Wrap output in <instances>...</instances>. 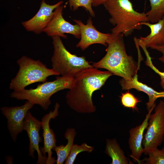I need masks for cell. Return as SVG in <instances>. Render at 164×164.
Returning <instances> with one entry per match:
<instances>
[{
    "instance_id": "cell-1",
    "label": "cell",
    "mask_w": 164,
    "mask_h": 164,
    "mask_svg": "<svg viewBox=\"0 0 164 164\" xmlns=\"http://www.w3.org/2000/svg\"><path fill=\"white\" fill-rule=\"evenodd\" d=\"M112 75L108 71H101L94 67L78 72L74 76L73 87L66 94L67 105L79 113L94 112L96 109L92 101L93 94L100 89Z\"/></svg>"
},
{
    "instance_id": "cell-2",
    "label": "cell",
    "mask_w": 164,
    "mask_h": 164,
    "mask_svg": "<svg viewBox=\"0 0 164 164\" xmlns=\"http://www.w3.org/2000/svg\"><path fill=\"white\" fill-rule=\"evenodd\" d=\"M124 35L120 33L113 37L108 44L106 53L100 60L93 62L97 69H104L113 75L128 80H132L137 74L139 67L133 57L127 54Z\"/></svg>"
},
{
    "instance_id": "cell-3",
    "label": "cell",
    "mask_w": 164,
    "mask_h": 164,
    "mask_svg": "<svg viewBox=\"0 0 164 164\" xmlns=\"http://www.w3.org/2000/svg\"><path fill=\"white\" fill-rule=\"evenodd\" d=\"M111 17L109 22L115 27L111 30L113 37L120 33L131 36L135 30H140L141 23L149 22L146 13L135 10L129 0H108L103 5Z\"/></svg>"
},
{
    "instance_id": "cell-4",
    "label": "cell",
    "mask_w": 164,
    "mask_h": 164,
    "mask_svg": "<svg viewBox=\"0 0 164 164\" xmlns=\"http://www.w3.org/2000/svg\"><path fill=\"white\" fill-rule=\"evenodd\" d=\"M74 82L73 76L57 77L55 80L43 82L35 88L13 91L10 96L19 100H26L34 105L38 104L46 110L51 104L50 98L53 95L62 90L70 89Z\"/></svg>"
},
{
    "instance_id": "cell-5",
    "label": "cell",
    "mask_w": 164,
    "mask_h": 164,
    "mask_svg": "<svg viewBox=\"0 0 164 164\" xmlns=\"http://www.w3.org/2000/svg\"><path fill=\"white\" fill-rule=\"evenodd\" d=\"M17 63L19 69L15 76L11 80L9 86L10 89L15 91L24 89L34 83L45 82L50 76L60 75L53 68H48L39 60L26 56H22Z\"/></svg>"
},
{
    "instance_id": "cell-6",
    "label": "cell",
    "mask_w": 164,
    "mask_h": 164,
    "mask_svg": "<svg viewBox=\"0 0 164 164\" xmlns=\"http://www.w3.org/2000/svg\"><path fill=\"white\" fill-rule=\"evenodd\" d=\"M53 53L51 61L52 68L61 76H73L81 70L94 67L84 56L72 54L66 49L58 36L52 37Z\"/></svg>"
},
{
    "instance_id": "cell-7",
    "label": "cell",
    "mask_w": 164,
    "mask_h": 164,
    "mask_svg": "<svg viewBox=\"0 0 164 164\" xmlns=\"http://www.w3.org/2000/svg\"><path fill=\"white\" fill-rule=\"evenodd\" d=\"M154 110V113L150 115L142 142L143 153L145 155L157 148L164 140V101L160 100Z\"/></svg>"
},
{
    "instance_id": "cell-8",
    "label": "cell",
    "mask_w": 164,
    "mask_h": 164,
    "mask_svg": "<svg viewBox=\"0 0 164 164\" xmlns=\"http://www.w3.org/2000/svg\"><path fill=\"white\" fill-rule=\"evenodd\" d=\"M34 104L27 101L21 106L3 107L1 108L2 114L7 120V127L14 141L16 140L18 134L24 130L25 118Z\"/></svg>"
},
{
    "instance_id": "cell-9",
    "label": "cell",
    "mask_w": 164,
    "mask_h": 164,
    "mask_svg": "<svg viewBox=\"0 0 164 164\" xmlns=\"http://www.w3.org/2000/svg\"><path fill=\"white\" fill-rule=\"evenodd\" d=\"M63 5H60L55 9L53 18L44 29L43 32L51 37L58 36L66 38L67 36L65 34L69 33L73 35L76 38H80V30L79 26L77 24L73 25L63 18Z\"/></svg>"
},
{
    "instance_id": "cell-10",
    "label": "cell",
    "mask_w": 164,
    "mask_h": 164,
    "mask_svg": "<svg viewBox=\"0 0 164 164\" xmlns=\"http://www.w3.org/2000/svg\"><path fill=\"white\" fill-rule=\"evenodd\" d=\"M73 21L80 27L81 37L80 41L76 45L77 47L84 50L94 44L98 43L107 46L108 43L113 37L111 33H105L98 31L93 24L90 17L86 24L80 20L74 19Z\"/></svg>"
},
{
    "instance_id": "cell-11",
    "label": "cell",
    "mask_w": 164,
    "mask_h": 164,
    "mask_svg": "<svg viewBox=\"0 0 164 164\" xmlns=\"http://www.w3.org/2000/svg\"><path fill=\"white\" fill-rule=\"evenodd\" d=\"M63 2L61 1L56 4L50 5L45 0H42L40 8L36 14L30 19L22 22V24L28 31L39 34L47 27L53 18L54 11Z\"/></svg>"
},
{
    "instance_id": "cell-12",
    "label": "cell",
    "mask_w": 164,
    "mask_h": 164,
    "mask_svg": "<svg viewBox=\"0 0 164 164\" xmlns=\"http://www.w3.org/2000/svg\"><path fill=\"white\" fill-rule=\"evenodd\" d=\"M41 122L34 117L29 111L25 118L24 130L27 134L29 140V155L34 158V153L36 151L38 154L37 164H46L47 157L42 154L39 147V143L42 141L39 135Z\"/></svg>"
},
{
    "instance_id": "cell-13",
    "label": "cell",
    "mask_w": 164,
    "mask_h": 164,
    "mask_svg": "<svg viewBox=\"0 0 164 164\" xmlns=\"http://www.w3.org/2000/svg\"><path fill=\"white\" fill-rule=\"evenodd\" d=\"M59 107V104L56 103L53 110L46 114L41 119L43 146L40 149L44 156L46 157V154H47L46 164H53L56 162V160L52 156V150L56 146V140L53 129L50 128V122L51 119H54L58 115Z\"/></svg>"
},
{
    "instance_id": "cell-14",
    "label": "cell",
    "mask_w": 164,
    "mask_h": 164,
    "mask_svg": "<svg viewBox=\"0 0 164 164\" xmlns=\"http://www.w3.org/2000/svg\"><path fill=\"white\" fill-rule=\"evenodd\" d=\"M155 106V104L148 111V113L141 124L131 128L129 131L128 143L131 152L130 156L135 162H140V158L143 153L142 145L143 133L148 125L150 115Z\"/></svg>"
},
{
    "instance_id": "cell-15",
    "label": "cell",
    "mask_w": 164,
    "mask_h": 164,
    "mask_svg": "<svg viewBox=\"0 0 164 164\" xmlns=\"http://www.w3.org/2000/svg\"><path fill=\"white\" fill-rule=\"evenodd\" d=\"M141 25L149 27L150 32L145 37L140 36L139 38L137 39L138 45H142L147 48L164 44V15L156 23L144 22L141 23Z\"/></svg>"
},
{
    "instance_id": "cell-16",
    "label": "cell",
    "mask_w": 164,
    "mask_h": 164,
    "mask_svg": "<svg viewBox=\"0 0 164 164\" xmlns=\"http://www.w3.org/2000/svg\"><path fill=\"white\" fill-rule=\"evenodd\" d=\"M119 83L123 90L135 89L147 94L149 97L148 102L146 103L148 111L155 104V101L157 99L164 98V91H157L146 84L139 82L138 80L137 74L130 80L122 78L119 80Z\"/></svg>"
},
{
    "instance_id": "cell-17",
    "label": "cell",
    "mask_w": 164,
    "mask_h": 164,
    "mask_svg": "<svg viewBox=\"0 0 164 164\" xmlns=\"http://www.w3.org/2000/svg\"><path fill=\"white\" fill-rule=\"evenodd\" d=\"M105 152L111 158V164H129L124 151L115 138L106 139Z\"/></svg>"
},
{
    "instance_id": "cell-18",
    "label": "cell",
    "mask_w": 164,
    "mask_h": 164,
    "mask_svg": "<svg viewBox=\"0 0 164 164\" xmlns=\"http://www.w3.org/2000/svg\"><path fill=\"white\" fill-rule=\"evenodd\" d=\"M77 133L74 128H67L64 134V137L67 140L66 145L56 146L53 149L57 155L56 163L63 164L67 158L73 145V141Z\"/></svg>"
},
{
    "instance_id": "cell-19",
    "label": "cell",
    "mask_w": 164,
    "mask_h": 164,
    "mask_svg": "<svg viewBox=\"0 0 164 164\" xmlns=\"http://www.w3.org/2000/svg\"><path fill=\"white\" fill-rule=\"evenodd\" d=\"M151 9L146 13L149 22L155 23L164 15V0H149Z\"/></svg>"
},
{
    "instance_id": "cell-20",
    "label": "cell",
    "mask_w": 164,
    "mask_h": 164,
    "mask_svg": "<svg viewBox=\"0 0 164 164\" xmlns=\"http://www.w3.org/2000/svg\"><path fill=\"white\" fill-rule=\"evenodd\" d=\"M94 147L88 145L86 143H83L80 145L73 144L70 153L65 161V164H73L78 154L83 152H91Z\"/></svg>"
},
{
    "instance_id": "cell-21",
    "label": "cell",
    "mask_w": 164,
    "mask_h": 164,
    "mask_svg": "<svg viewBox=\"0 0 164 164\" xmlns=\"http://www.w3.org/2000/svg\"><path fill=\"white\" fill-rule=\"evenodd\" d=\"M149 157L142 161L146 164H164V146L159 150L157 148L149 152Z\"/></svg>"
},
{
    "instance_id": "cell-22",
    "label": "cell",
    "mask_w": 164,
    "mask_h": 164,
    "mask_svg": "<svg viewBox=\"0 0 164 164\" xmlns=\"http://www.w3.org/2000/svg\"><path fill=\"white\" fill-rule=\"evenodd\" d=\"M121 103L124 107L137 110L136 105L140 101L134 95L128 91L122 93L120 96Z\"/></svg>"
},
{
    "instance_id": "cell-23",
    "label": "cell",
    "mask_w": 164,
    "mask_h": 164,
    "mask_svg": "<svg viewBox=\"0 0 164 164\" xmlns=\"http://www.w3.org/2000/svg\"><path fill=\"white\" fill-rule=\"evenodd\" d=\"M70 8L73 11L79 7L85 8L92 17L95 16V13L92 8V0H68Z\"/></svg>"
},
{
    "instance_id": "cell-24",
    "label": "cell",
    "mask_w": 164,
    "mask_h": 164,
    "mask_svg": "<svg viewBox=\"0 0 164 164\" xmlns=\"http://www.w3.org/2000/svg\"><path fill=\"white\" fill-rule=\"evenodd\" d=\"M145 53L146 60L145 61L146 65L151 68L156 73L158 74L160 77V84L162 88L164 89V72L159 71L153 64L149 53L146 49V48L143 47L142 48Z\"/></svg>"
},
{
    "instance_id": "cell-25",
    "label": "cell",
    "mask_w": 164,
    "mask_h": 164,
    "mask_svg": "<svg viewBox=\"0 0 164 164\" xmlns=\"http://www.w3.org/2000/svg\"><path fill=\"white\" fill-rule=\"evenodd\" d=\"M150 48L155 50L162 53V56L158 58V60L162 63H164V44L152 46Z\"/></svg>"
},
{
    "instance_id": "cell-26",
    "label": "cell",
    "mask_w": 164,
    "mask_h": 164,
    "mask_svg": "<svg viewBox=\"0 0 164 164\" xmlns=\"http://www.w3.org/2000/svg\"><path fill=\"white\" fill-rule=\"evenodd\" d=\"M92 6L94 7H97L101 5H103L106 1L108 0H92Z\"/></svg>"
}]
</instances>
